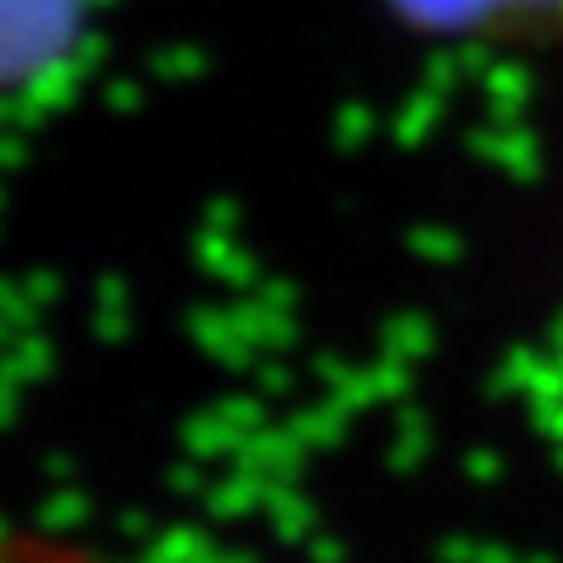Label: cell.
Returning a JSON list of instances; mask_svg holds the SVG:
<instances>
[{
    "instance_id": "cell-1",
    "label": "cell",
    "mask_w": 563,
    "mask_h": 563,
    "mask_svg": "<svg viewBox=\"0 0 563 563\" xmlns=\"http://www.w3.org/2000/svg\"><path fill=\"white\" fill-rule=\"evenodd\" d=\"M95 0H0V99L33 95L76 62Z\"/></svg>"
}]
</instances>
